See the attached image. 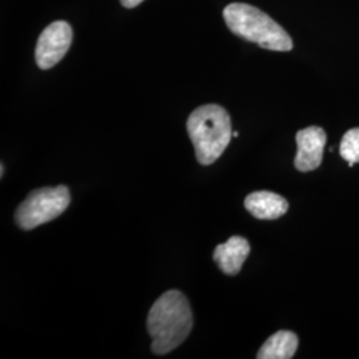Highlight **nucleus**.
Returning a JSON list of instances; mask_svg holds the SVG:
<instances>
[{"label":"nucleus","instance_id":"obj_1","mask_svg":"<svg viewBox=\"0 0 359 359\" xmlns=\"http://www.w3.org/2000/svg\"><path fill=\"white\" fill-rule=\"evenodd\" d=\"M193 314L187 297L179 290L161 295L149 310L147 329L154 354H168L179 347L192 332Z\"/></svg>","mask_w":359,"mask_h":359},{"label":"nucleus","instance_id":"obj_2","mask_svg":"<svg viewBox=\"0 0 359 359\" xmlns=\"http://www.w3.org/2000/svg\"><path fill=\"white\" fill-rule=\"evenodd\" d=\"M187 129L201 165H210L218 160L233 137L231 116L217 104H206L194 109Z\"/></svg>","mask_w":359,"mask_h":359},{"label":"nucleus","instance_id":"obj_3","mask_svg":"<svg viewBox=\"0 0 359 359\" xmlns=\"http://www.w3.org/2000/svg\"><path fill=\"white\" fill-rule=\"evenodd\" d=\"M224 20L231 32L270 51L287 52L293 40L269 15L255 6L231 3L224 10Z\"/></svg>","mask_w":359,"mask_h":359},{"label":"nucleus","instance_id":"obj_4","mask_svg":"<svg viewBox=\"0 0 359 359\" xmlns=\"http://www.w3.org/2000/svg\"><path fill=\"white\" fill-rule=\"evenodd\" d=\"M71 203L69 191L65 185L55 188H41L27 196L15 213L16 224L31 231L41 224L59 217Z\"/></svg>","mask_w":359,"mask_h":359},{"label":"nucleus","instance_id":"obj_5","mask_svg":"<svg viewBox=\"0 0 359 359\" xmlns=\"http://www.w3.org/2000/svg\"><path fill=\"white\" fill-rule=\"evenodd\" d=\"M74 38L72 27L67 22L57 20L47 27L38 40L35 59L41 69H50L57 65L69 50Z\"/></svg>","mask_w":359,"mask_h":359},{"label":"nucleus","instance_id":"obj_6","mask_svg":"<svg viewBox=\"0 0 359 359\" xmlns=\"http://www.w3.org/2000/svg\"><path fill=\"white\" fill-rule=\"evenodd\" d=\"M326 140V133L321 127H308L298 130L295 136L294 165L299 172H310L321 165Z\"/></svg>","mask_w":359,"mask_h":359},{"label":"nucleus","instance_id":"obj_7","mask_svg":"<svg viewBox=\"0 0 359 359\" xmlns=\"http://www.w3.org/2000/svg\"><path fill=\"white\" fill-rule=\"evenodd\" d=\"M250 253V244L244 237L233 236L225 244L217 245L215 249L213 258L218 265L228 276H236L244 265L245 259Z\"/></svg>","mask_w":359,"mask_h":359},{"label":"nucleus","instance_id":"obj_8","mask_svg":"<svg viewBox=\"0 0 359 359\" xmlns=\"http://www.w3.org/2000/svg\"><path fill=\"white\" fill-rule=\"evenodd\" d=\"M245 208L253 217L259 219H276L287 212L289 204L283 196L277 193L259 191L250 193L245 198Z\"/></svg>","mask_w":359,"mask_h":359},{"label":"nucleus","instance_id":"obj_9","mask_svg":"<svg viewBox=\"0 0 359 359\" xmlns=\"http://www.w3.org/2000/svg\"><path fill=\"white\" fill-rule=\"evenodd\" d=\"M298 347V337L292 332L281 330L273 334L259 348L258 359H290Z\"/></svg>","mask_w":359,"mask_h":359},{"label":"nucleus","instance_id":"obj_10","mask_svg":"<svg viewBox=\"0 0 359 359\" xmlns=\"http://www.w3.org/2000/svg\"><path fill=\"white\" fill-rule=\"evenodd\" d=\"M339 154L350 168L359 163V128L347 130L339 145Z\"/></svg>","mask_w":359,"mask_h":359},{"label":"nucleus","instance_id":"obj_11","mask_svg":"<svg viewBox=\"0 0 359 359\" xmlns=\"http://www.w3.org/2000/svg\"><path fill=\"white\" fill-rule=\"evenodd\" d=\"M121 4L126 7V8H133L136 6H139L144 0H120Z\"/></svg>","mask_w":359,"mask_h":359},{"label":"nucleus","instance_id":"obj_12","mask_svg":"<svg viewBox=\"0 0 359 359\" xmlns=\"http://www.w3.org/2000/svg\"><path fill=\"white\" fill-rule=\"evenodd\" d=\"M0 172H1V173H0V176L3 177V175H4V165H3V164H1V170H0Z\"/></svg>","mask_w":359,"mask_h":359},{"label":"nucleus","instance_id":"obj_13","mask_svg":"<svg viewBox=\"0 0 359 359\" xmlns=\"http://www.w3.org/2000/svg\"><path fill=\"white\" fill-rule=\"evenodd\" d=\"M233 137H238V132H233Z\"/></svg>","mask_w":359,"mask_h":359}]
</instances>
